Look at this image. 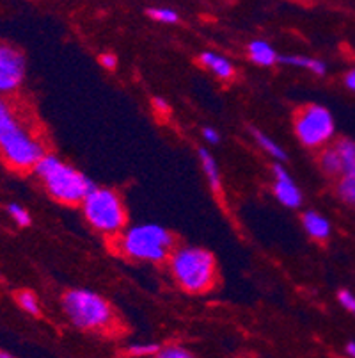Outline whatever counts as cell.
Wrapping results in <instances>:
<instances>
[{"label": "cell", "mask_w": 355, "mask_h": 358, "mask_svg": "<svg viewBox=\"0 0 355 358\" xmlns=\"http://www.w3.org/2000/svg\"><path fill=\"white\" fill-rule=\"evenodd\" d=\"M334 148H336L338 155H340L341 162H343V173L355 169V141L343 138L334 145Z\"/></svg>", "instance_id": "d6986e66"}, {"label": "cell", "mask_w": 355, "mask_h": 358, "mask_svg": "<svg viewBox=\"0 0 355 358\" xmlns=\"http://www.w3.org/2000/svg\"><path fill=\"white\" fill-rule=\"evenodd\" d=\"M293 130L302 145L308 148H320L334 138L336 123L327 107L309 103L297 110L293 118Z\"/></svg>", "instance_id": "8992f818"}, {"label": "cell", "mask_w": 355, "mask_h": 358, "mask_svg": "<svg viewBox=\"0 0 355 358\" xmlns=\"http://www.w3.org/2000/svg\"><path fill=\"white\" fill-rule=\"evenodd\" d=\"M25 70L24 52L15 45L0 41V96L11 95L24 84Z\"/></svg>", "instance_id": "ba28073f"}, {"label": "cell", "mask_w": 355, "mask_h": 358, "mask_svg": "<svg viewBox=\"0 0 355 358\" xmlns=\"http://www.w3.org/2000/svg\"><path fill=\"white\" fill-rule=\"evenodd\" d=\"M16 301H18L20 308L31 315H39L41 314V305H39V299L34 292L31 291H20L16 294Z\"/></svg>", "instance_id": "ffe728a7"}, {"label": "cell", "mask_w": 355, "mask_h": 358, "mask_svg": "<svg viewBox=\"0 0 355 358\" xmlns=\"http://www.w3.org/2000/svg\"><path fill=\"white\" fill-rule=\"evenodd\" d=\"M318 161H320L322 171L325 175H328V177H341L343 175V162H341L340 155H338L334 146H328V148L322 150Z\"/></svg>", "instance_id": "2e32d148"}, {"label": "cell", "mask_w": 355, "mask_h": 358, "mask_svg": "<svg viewBox=\"0 0 355 358\" xmlns=\"http://www.w3.org/2000/svg\"><path fill=\"white\" fill-rule=\"evenodd\" d=\"M203 138L206 139L210 145H217V143L220 141V134L217 132V130L213 129V127H204L203 129Z\"/></svg>", "instance_id": "4316f807"}, {"label": "cell", "mask_w": 355, "mask_h": 358, "mask_svg": "<svg viewBox=\"0 0 355 358\" xmlns=\"http://www.w3.org/2000/svg\"><path fill=\"white\" fill-rule=\"evenodd\" d=\"M24 123L20 122L15 109L6 96H0V141L8 139L20 129H24Z\"/></svg>", "instance_id": "4fadbf2b"}, {"label": "cell", "mask_w": 355, "mask_h": 358, "mask_svg": "<svg viewBox=\"0 0 355 358\" xmlns=\"http://www.w3.org/2000/svg\"><path fill=\"white\" fill-rule=\"evenodd\" d=\"M146 13H148V16H151L153 20L160 22V24H176L180 20L178 13L171 8H149L146 9Z\"/></svg>", "instance_id": "7402d4cb"}, {"label": "cell", "mask_w": 355, "mask_h": 358, "mask_svg": "<svg viewBox=\"0 0 355 358\" xmlns=\"http://www.w3.org/2000/svg\"><path fill=\"white\" fill-rule=\"evenodd\" d=\"M123 255L142 262H164L174 252V237L167 229L156 223L130 227L119 237Z\"/></svg>", "instance_id": "3957f363"}, {"label": "cell", "mask_w": 355, "mask_h": 358, "mask_svg": "<svg viewBox=\"0 0 355 358\" xmlns=\"http://www.w3.org/2000/svg\"><path fill=\"white\" fill-rule=\"evenodd\" d=\"M153 107H155L156 113H160V115H167L169 109H171L167 100L162 99V96H155V99H153Z\"/></svg>", "instance_id": "83f0119b"}, {"label": "cell", "mask_w": 355, "mask_h": 358, "mask_svg": "<svg viewBox=\"0 0 355 358\" xmlns=\"http://www.w3.org/2000/svg\"><path fill=\"white\" fill-rule=\"evenodd\" d=\"M158 351H160V346L155 343H133L126 348L125 353L135 358H153Z\"/></svg>", "instance_id": "44dd1931"}, {"label": "cell", "mask_w": 355, "mask_h": 358, "mask_svg": "<svg viewBox=\"0 0 355 358\" xmlns=\"http://www.w3.org/2000/svg\"><path fill=\"white\" fill-rule=\"evenodd\" d=\"M153 358H195V357L194 353H190V351L187 350V348L172 344V346L160 348V351H158Z\"/></svg>", "instance_id": "cb8c5ba5"}, {"label": "cell", "mask_w": 355, "mask_h": 358, "mask_svg": "<svg viewBox=\"0 0 355 358\" xmlns=\"http://www.w3.org/2000/svg\"><path fill=\"white\" fill-rule=\"evenodd\" d=\"M199 161L203 166V171L208 178V184H210L211 191L215 194L222 193V177H220V168L217 164V161L213 159V155L208 152L206 148H199Z\"/></svg>", "instance_id": "5bb4252c"}, {"label": "cell", "mask_w": 355, "mask_h": 358, "mask_svg": "<svg viewBox=\"0 0 355 358\" xmlns=\"http://www.w3.org/2000/svg\"><path fill=\"white\" fill-rule=\"evenodd\" d=\"M302 227L308 232V236L317 241H325L331 236V223H328L327 217L322 216L317 210H305L302 214Z\"/></svg>", "instance_id": "7c38bea8"}, {"label": "cell", "mask_w": 355, "mask_h": 358, "mask_svg": "<svg viewBox=\"0 0 355 358\" xmlns=\"http://www.w3.org/2000/svg\"><path fill=\"white\" fill-rule=\"evenodd\" d=\"M345 86L355 93V68H352V70L347 71V75H345Z\"/></svg>", "instance_id": "f1b7e54d"}, {"label": "cell", "mask_w": 355, "mask_h": 358, "mask_svg": "<svg viewBox=\"0 0 355 358\" xmlns=\"http://www.w3.org/2000/svg\"><path fill=\"white\" fill-rule=\"evenodd\" d=\"M345 355H347L348 358H355V343H348L347 346H345Z\"/></svg>", "instance_id": "f546056e"}, {"label": "cell", "mask_w": 355, "mask_h": 358, "mask_svg": "<svg viewBox=\"0 0 355 358\" xmlns=\"http://www.w3.org/2000/svg\"><path fill=\"white\" fill-rule=\"evenodd\" d=\"M8 214L13 217V221H15L18 227H31V223H32L31 214H29V210L25 209V207H22V205L9 203Z\"/></svg>", "instance_id": "603a6c76"}, {"label": "cell", "mask_w": 355, "mask_h": 358, "mask_svg": "<svg viewBox=\"0 0 355 358\" xmlns=\"http://www.w3.org/2000/svg\"><path fill=\"white\" fill-rule=\"evenodd\" d=\"M273 173V196L278 198L279 203H282L288 209H299L302 205V193L299 189V185L288 173V169L275 162L272 168Z\"/></svg>", "instance_id": "9c48e42d"}, {"label": "cell", "mask_w": 355, "mask_h": 358, "mask_svg": "<svg viewBox=\"0 0 355 358\" xmlns=\"http://www.w3.org/2000/svg\"><path fill=\"white\" fill-rule=\"evenodd\" d=\"M172 276L183 291L201 294L213 287L217 278V262L208 250L197 246L176 248L169 257Z\"/></svg>", "instance_id": "7a4b0ae2"}, {"label": "cell", "mask_w": 355, "mask_h": 358, "mask_svg": "<svg viewBox=\"0 0 355 358\" xmlns=\"http://www.w3.org/2000/svg\"><path fill=\"white\" fill-rule=\"evenodd\" d=\"M34 173L41 178L45 189L54 200L66 205H82L91 191L96 187L87 175L66 164L54 154L45 155L36 164Z\"/></svg>", "instance_id": "6da1fadb"}, {"label": "cell", "mask_w": 355, "mask_h": 358, "mask_svg": "<svg viewBox=\"0 0 355 358\" xmlns=\"http://www.w3.org/2000/svg\"><path fill=\"white\" fill-rule=\"evenodd\" d=\"M199 63L203 64L204 68L211 71L213 75H217L219 79L222 80H229L233 79L234 75V66L227 57L224 55L217 54V52H201L199 54Z\"/></svg>", "instance_id": "30bf717a"}, {"label": "cell", "mask_w": 355, "mask_h": 358, "mask_svg": "<svg viewBox=\"0 0 355 358\" xmlns=\"http://www.w3.org/2000/svg\"><path fill=\"white\" fill-rule=\"evenodd\" d=\"M100 63H102V66L107 68V70H114V68L117 66L116 54H110V52H105V54L100 55Z\"/></svg>", "instance_id": "484cf974"}, {"label": "cell", "mask_w": 355, "mask_h": 358, "mask_svg": "<svg viewBox=\"0 0 355 358\" xmlns=\"http://www.w3.org/2000/svg\"><path fill=\"white\" fill-rule=\"evenodd\" d=\"M247 52H249V59L258 66H273L279 63L278 50L265 40L250 41Z\"/></svg>", "instance_id": "8fae6325"}, {"label": "cell", "mask_w": 355, "mask_h": 358, "mask_svg": "<svg viewBox=\"0 0 355 358\" xmlns=\"http://www.w3.org/2000/svg\"><path fill=\"white\" fill-rule=\"evenodd\" d=\"M82 213L87 223L102 234L125 232L126 210L121 196L109 187H94L84 200Z\"/></svg>", "instance_id": "5b68a950"}, {"label": "cell", "mask_w": 355, "mask_h": 358, "mask_svg": "<svg viewBox=\"0 0 355 358\" xmlns=\"http://www.w3.org/2000/svg\"><path fill=\"white\" fill-rule=\"evenodd\" d=\"M0 154L13 169L27 171L36 168V164L47 155V150L43 143L27 127H24L8 139L0 141Z\"/></svg>", "instance_id": "52a82bcc"}, {"label": "cell", "mask_w": 355, "mask_h": 358, "mask_svg": "<svg viewBox=\"0 0 355 358\" xmlns=\"http://www.w3.org/2000/svg\"><path fill=\"white\" fill-rule=\"evenodd\" d=\"M250 132H252L254 141L258 143V145L262 146L263 150H265V154L272 155L273 159H278V162L286 161L285 148H282L281 145H278V143L273 141V139L270 138V136H266L265 132H262V130H258V129H252V130H250Z\"/></svg>", "instance_id": "e0dca14e"}, {"label": "cell", "mask_w": 355, "mask_h": 358, "mask_svg": "<svg viewBox=\"0 0 355 358\" xmlns=\"http://www.w3.org/2000/svg\"><path fill=\"white\" fill-rule=\"evenodd\" d=\"M338 301H340L341 307H343L345 310L355 315V294L354 292L347 291V289H341V291L338 292Z\"/></svg>", "instance_id": "d4e9b609"}, {"label": "cell", "mask_w": 355, "mask_h": 358, "mask_svg": "<svg viewBox=\"0 0 355 358\" xmlns=\"http://www.w3.org/2000/svg\"><path fill=\"white\" fill-rule=\"evenodd\" d=\"M0 358H15V357H13V355H9L8 351L0 350Z\"/></svg>", "instance_id": "4dcf8cb0"}, {"label": "cell", "mask_w": 355, "mask_h": 358, "mask_svg": "<svg viewBox=\"0 0 355 358\" xmlns=\"http://www.w3.org/2000/svg\"><path fill=\"white\" fill-rule=\"evenodd\" d=\"M279 64H288V66L304 68V70L312 71L315 75H325L327 73V64L315 57H308V55H279Z\"/></svg>", "instance_id": "9a60e30c"}, {"label": "cell", "mask_w": 355, "mask_h": 358, "mask_svg": "<svg viewBox=\"0 0 355 358\" xmlns=\"http://www.w3.org/2000/svg\"><path fill=\"white\" fill-rule=\"evenodd\" d=\"M336 193L341 201H345L350 207H355V169L341 175L336 185Z\"/></svg>", "instance_id": "ac0fdd59"}, {"label": "cell", "mask_w": 355, "mask_h": 358, "mask_svg": "<svg viewBox=\"0 0 355 358\" xmlns=\"http://www.w3.org/2000/svg\"><path fill=\"white\" fill-rule=\"evenodd\" d=\"M63 310L75 328L107 330L114 323V310L103 296L89 289H71L63 296Z\"/></svg>", "instance_id": "277c9868"}]
</instances>
